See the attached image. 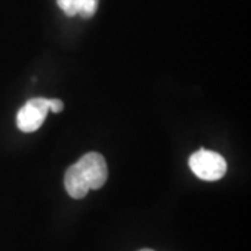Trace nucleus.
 Returning <instances> with one entry per match:
<instances>
[{"mask_svg": "<svg viewBox=\"0 0 251 251\" xmlns=\"http://www.w3.org/2000/svg\"><path fill=\"white\" fill-rule=\"evenodd\" d=\"M108 179V165L98 152L85 153L64 175V188L75 200L84 198L90 190L103 187Z\"/></svg>", "mask_w": 251, "mask_h": 251, "instance_id": "1", "label": "nucleus"}, {"mask_svg": "<svg viewBox=\"0 0 251 251\" xmlns=\"http://www.w3.org/2000/svg\"><path fill=\"white\" fill-rule=\"evenodd\" d=\"M188 166L198 179L205 181H216L222 179L227 169L226 161L222 155L204 148L198 150L190 156Z\"/></svg>", "mask_w": 251, "mask_h": 251, "instance_id": "2", "label": "nucleus"}, {"mask_svg": "<svg viewBox=\"0 0 251 251\" xmlns=\"http://www.w3.org/2000/svg\"><path fill=\"white\" fill-rule=\"evenodd\" d=\"M49 99L34 98L29 99L17 113V127L23 133L36 131L44 125L49 112Z\"/></svg>", "mask_w": 251, "mask_h": 251, "instance_id": "3", "label": "nucleus"}, {"mask_svg": "<svg viewBox=\"0 0 251 251\" xmlns=\"http://www.w3.org/2000/svg\"><path fill=\"white\" fill-rule=\"evenodd\" d=\"M99 0H57V6L69 16L74 17L80 14L84 18H90L98 9Z\"/></svg>", "mask_w": 251, "mask_h": 251, "instance_id": "4", "label": "nucleus"}, {"mask_svg": "<svg viewBox=\"0 0 251 251\" xmlns=\"http://www.w3.org/2000/svg\"><path fill=\"white\" fill-rule=\"evenodd\" d=\"M49 110H52L54 113H59L63 110V102L60 99H49Z\"/></svg>", "mask_w": 251, "mask_h": 251, "instance_id": "5", "label": "nucleus"}, {"mask_svg": "<svg viewBox=\"0 0 251 251\" xmlns=\"http://www.w3.org/2000/svg\"><path fill=\"white\" fill-rule=\"evenodd\" d=\"M140 251H153V250H150V249H144V250H140Z\"/></svg>", "mask_w": 251, "mask_h": 251, "instance_id": "6", "label": "nucleus"}]
</instances>
